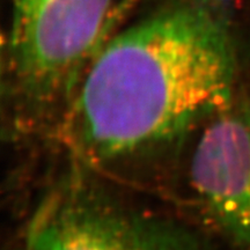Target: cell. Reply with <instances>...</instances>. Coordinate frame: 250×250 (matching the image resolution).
Instances as JSON below:
<instances>
[{"instance_id":"cell-1","label":"cell","mask_w":250,"mask_h":250,"mask_svg":"<svg viewBox=\"0 0 250 250\" xmlns=\"http://www.w3.org/2000/svg\"><path fill=\"white\" fill-rule=\"evenodd\" d=\"M223 0H181L95 55L56 139L81 166L108 167L176 147L236 98Z\"/></svg>"},{"instance_id":"cell-2","label":"cell","mask_w":250,"mask_h":250,"mask_svg":"<svg viewBox=\"0 0 250 250\" xmlns=\"http://www.w3.org/2000/svg\"><path fill=\"white\" fill-rule=\"evenodd\" d=\"M114 0H11L7 83L12 139L55 138Z\"/></svg>"},{"instance_id":"cell-3","label":"cell","mask_w":250,"mask_h":250,"mask_svg":"<svg viewBox=\"0 0 250 250\" xmlns=\"http://www.w3.org/2000/svg\"><path fill=\"white\" fill-rule=\"evenodd\" d=\"M17 250H204L171 219L122 199L83 166L41 196Z\"/></svg>"},{"instance_id":"cell-4","label":"cell","mask_w":250,"mask_h":250,"mask_svg":"<svg viewBox=\"0 0 250 250\" xmlns=\"http://www.w3.org/2000/svg\"><path fill=\"white\" fill-rule=\"evenodd\" d=\"M191 139L190 195L233 250H250V102L235 98Z\"/></svg>"}]
</instances>
